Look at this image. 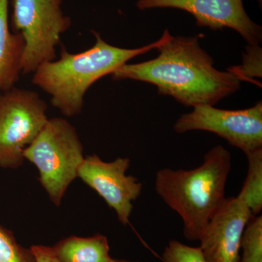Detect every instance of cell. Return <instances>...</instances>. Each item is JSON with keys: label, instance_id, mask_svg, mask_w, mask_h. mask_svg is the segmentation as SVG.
<instances>
[{"label": "cell", "instance_id": "6da1fadb", "mask_svg": "<svg viewBox=\"0 0 262 262\" xmlns=\"http://www.w3.org/2000/svg\"><path fill=\"white\" fill-rule=\"evenodd\" d=\"M172 37L157 48L154 59L122 65L112 77L114 80H131L154 84L158 94L172 96L186 106H214L241 89L232 72L216 70L214 61L201 47L199 37Z\"/></svg>", "mask_w": 262, "mask_h": 262}, {"label": "cell", "instance_id": "7a4b0ae2", "mask_svg": "<svg viewBox=\"0 0 262 262\" xmlns=\"http://www.w3.org/2000/svg\"><path fill=\"white\" fill-rule=\"evenodd\" d=\"M92 32L96 42L90 49L71 53L62 46L59 59L42 63L34 72L32 83L50 95L52 105L66 117L80 115L84 95L95 82L173 37L166 29L158 40L144 47L127 49L112 46L98 32Z\"/></svg>", "mask_w": 262, "mask_h": 262}, {"label": "cell", "instance_id": "3957f363", "mask_svg": "<svg viewBox=\"0 0 262 262\" xmlns=\"http://www.w3.org/2000/svg\"><path fill=\"white\" fill-rule=\"evenodd\" d=\"M232 168L230 152L222 145L211 148L203 163L190 170L165 168L157 172L155 189L183 222L187 241H199L215 212L225 200Z\"/></svg>", "mask_w": 262, "mask_h": 262}, {"label": "cell", "instance_id": "277c9868", "mask_svg": "<svg viewBox=\"0 0 262 262\" xmlns=\"http://www.w3.org/2000/svg\"><path fill=\"white\" fill-rule=\"evenodd\" d=\"M83 146L73 125L61 117L48 119L37 137L26 148L24 159L34 164L50 200L61 205L84 160Z\"/></svg>", "mask_w": 262, "mask_h": 262}, {"label": "cell", "instance_id": "5b68a950", "mask_svg": "<svg viewBox=\"0 0 262 262\" xmlns=\"http://www.w3.org/2000/svg\"><path fill=\"white\" fill-rule=\"evenodd\" d=\"M63 0H13L12 24L25 41L22 74L34 73L56 59V47L72 25L62 10Z\"/></svg>", "mask_w": 262, "mask_h": 262}, {"label": "cell", "instance_id": "8992f818", "mask_svg": "<svg viewBox=\"0 0 262 262\" xmlns=\"http://www.w3.org/2000/svg\"><path fill=\"white\" fill-rule=\"evenodd\" d=\"M47 103L29 90L13 87L0 93V167L16 169L24 151L47 123Z\"/></svg>", "mask_w": 262, "mask_h": 262}, {"label": "cell", "instance_id": "52a82bcc", "mask_svg": "<svg viewBox=\"0 0 262 262\" xmlns=\"http://www.w3.org/2000/svg\"><path fill=\"white\" fill-rule=\"evenodd\" d=\"M178 134L192 130L213 133L246 153L262 148V103L241 110L199 105L179 117L173 126Z\"/></svg>", "mask_w": 262, "mask_h": 262}, {"label": "cell", "instance_id": "ba28073f", "mask_svg": "<svg viewBox=\"0 0 262 262\" xmlns=\"http://www.w3.org/2000/svg\"><path fill=\"white\" fill-rule=\"evenodd\" d=\"M130 160L117 158L113 162H104L98 155L84 158L77 177L99 194L110 208L116 212L119 222L130 223L134 202L142 192V184L136 177L127 176Z\"/></svg>", "mask_w": 262, "mask_h": 262}, {"label": "cell", "instance_id": "9c48e42d", "mask_svg": "<svg viewBox=\"0 0 262 262\" xmlns=\"http://www.w3.org/2000/svg\"><path fill=\"white\" fill-rule=\"evenodd\" d=\"M140 10L175 8L193 15L198 27L212 30L232 29L251 46L261 42V27L249 18L243 0H138Z\"/></svg>", "mask_w": 262, "mask_h": 262}, {"label": "cell", "instance_id": "30bf717a", "mask_svg": "<svg viewBox=\"0 0 262 262\" xmlns=\"http://www.w3.org/2000/svg\"><path fill=\"white\" fill-rule=\"evenodd\" d=\"M252 215L242 200L226 198L199 239L206 261L238 262L241 239Z\"/></svg>", "mask_w": 262, "mask_h": 262}, {"label": "cell", "instance_id": "8fae6325", "mask_svg": "<svg viewBox=\"0 0 262 262\" xmlns=\"http://www.w3.org/2000/svg\"><path fill=\"white\" fill-rule=\"evenodd\" d=\"M24 48L22 34L10 32L8 0H0V93L14 87L20 78Z\"/></svg>", "mask_w": 262, "mask_h": 262}, {"label": "cell", "instance_id": "7c38bea8", "mask_svg": "<svg viewBox=\"0 0 262 262\" xmlns=\"http://www.w3.org/2000/svg\"><path fill=\"white\" fill-rule=\"evenodd\" d=\"M52 248L61 262H107L112 258L108 239L102 234L90 237L72 236Z\"/></svg>", "mask_w": 262, "mask_h": 262}, {"label": "cell", "instance_id": "4fadbf2b", "mask_svg": "<svg viewBox=\"0 0 262 262\" xmlns=\"http://www.w3.org/2000/svg\"><path fill=\"white\" fill-rule=\"evenodd\" d=\"M248 171L237 198L242 200L253 215L262 210V148L246 153Z\"/></svg>", "mask_w": 262, "mask_h": 262}, {"label": "cell", "instance_id": "5bb4252c", "mask_svg": "<svg viewBox=\"0 0 262 262\" xmlns=\"http://www.w3.org/2000/svg\"><path fill=\"white\" fill-rule=\"evenodd\" d=\"M238 262H262V215H252L241 239Z\"/></svg>", "mask_w": 262, "mask_h": 262}, {"label": "cell", "instance_id": "9a60e30c", "mask_svg": "<svg viewBox=\"0 0 262 262\" xmlns=\"http://www.w3.org/2000/svg\"><path fill=\"white\" fill-rule=\"evenodd\" d=\"M0 262H36L32 250L20 246L8 229L0 226Z\"/></svg>", "mask_w": 262, "mask_h": 262}, {"label": "cell", "instance_id": "2e32d148", "mask_svg": "<svg viewBox=\"0 0 262 262\" xmlns=\"http://www.w3.org/2000/svg\"><path fill=\"white\" fill-rule=\"evenodd\" d=\"M261 54L259 45H248L243 53L242 64L227 70L237 75L241 81H253V77H261Z\"/></svg>", "mask_w": 262, "mask_h": 262}, {"label": "cell", "instance_id": "e0dca14e", "mask_svg": "<svg viewBox=\"0 0 262 262\" xmlns=\"http://www.w3.org/2000/svg\"><path fill=\"white\" fill-rule=\"evenodd\" d=\"M161 260L162 262H206L199 246L192 247L177 239L169 241Z\"/></svg>", "mask_w": 262, "mask_h": 262}, {"label": "cell", "instance_id": "ac0fdd59", "mask_svg": "<svg viewBox=\"0 0 262 262\" xmlns=\"http://www.w3.org/2000/svg\"><path fill=\"white\" fill-rule=\"evenodd\" d=\"M31 250L36 262H61L57 258L53 248L45 246H33Z\"/></svg>", "mask_w": 262, "mask_h": 262}, {"label": "cell", "instance_id": "d6986e66", "mask_svg": "<svg viewBox=\"0 0 262 262\" xmlns=\"http://www.w3.org/2000/svg\"><path fill=\"white\" fill-rule=\"evenodd\" d=\"M107 262H139V261H127V260H121V259H115V258H111V259Z\"/></svg>", "mask_w": 262, "mask_h": 262}]
</instances>
